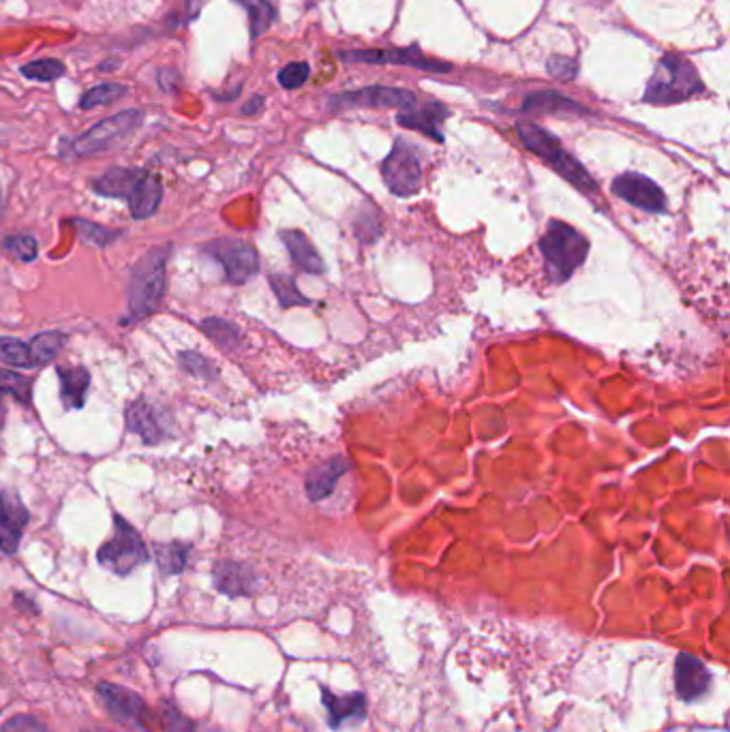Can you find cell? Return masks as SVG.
Returning a JSON list of instances; mask_svg holds the SVG:
<instances>
[{
  "label": "cell",
  "instance_id": "obj_1",
  "mask_svg": "<svg viewBox=\"0 0 730 732\" xmlns=\"http://www.w3.org/2000/svg\"><path fill=\"white\" fill-rule=\"evenodd\" d=\"M516 133H519L521 142L527 150L542 157L557 174L564 176L570 185H574L576 189L587 195L598 193L596 180H593L585 167L576 161L564 146H561V142L551 131L542 129L540 125H536V122H531V120H521V122H516Z\"/></svg>",
  "mask_w": 730,
  "mask_h": 732
},
{
  "label": "cell",
  "instance_id": "obj_2",
  "mask_svg": "<svg viewBox=\"0 0 730 732\" xmlns=\"http://www.w3.org/2000/svg\"><path fill=\"white\" fill-rule=\"evenodd\" d=\"M540 253L555 283H566L589 255V240L564 221H551L540 238Z\"/></svg>",
  "mask_w": 730,
  "mask_h": 732
},
{
  "label": "cell",
  "instance_id": "obj_3",
  "mask_svg": "<svg viewBox=\"0 0 730 732\" xmlns=\"http://www.w3.org/2000/svg\"><path fill=\"white\" fill-rule=\"evenodd\" d=\"M172 247H155L144 253L133 266L129 281V313L131 319H144L155 311L165 294V266Z\"/></svg>",
  "mask_w": 730,
  "mask_h": 732
},
{
  "label": "cell",
  "instance_id": "obj_4",
  "mask_svg": "<svg viewBox=\"0 0 730 732\" xmlns=\"http://www.w3.org/2000/svg\"><path fill=\"white\" fill-rule=\"evenodd\" d=\"M703 93V82L688 58L666 54L653 71L643 101L653 105H671Z\"/></svg>",
  "mask_w": 730,
  "mask_h": 732
},
{
  "label": "cell",
  "instance_id": "obj_5",
  "mask_svg": "<svg viewBox=\"0 0 730 732\" xmlns=\"http://www.w3.org/2000/svg\"><path fill=\"white\" fill-rule=\"evenodd\" d=\"M144 114L140 110H127L116 116L105 118L93 129H88L80 137L69 144L71 157H93L101 155L105 150H112L118 144H123L127 137L142 125Z\"/></svg>",
  "mask_w": 730,
  "mask_h": 732
},
{
  "label": "cell",
  "instance_id": "obj_6",
  "mask_svg": "<svg viewBox=\"0 0 730 732\" xmlns=\"http://www.w3.org/2000/svg\"><path fill=\"white\" fill-rule=\"evenodd\" d=\"M99 563L118 576H129L135 568L150 559L142 536L123 516H114V536L99 548Z\"/></svg>",
  "mask_w": 730,
  "mask_h": 732
},
{
  "label": "cell",
  "instance_id": "obj_7",
  "mask_svg": "<svg viewBox=\"0 0 730 732\" xmlns=\"http://www.w3.org/2000/svg\"><path fill=\"white\" fill-rule=\"evenodd\" d=\"M97 694L105 711H108L118 724L142 732H155L159 728L157 715L152 713V709L146 705V700L140 694H135L116 683H99Z\"/></svg>",
  "mask_w": 730,
  "mask_h": 732
},
{
  "label": "cell",
  "instance_id": "obj_8",
  "mask_svg": "<svg viewBox=\"0 0 730 732\" xmlns=\"http://www.w3.org/2000/svg\"><path fill=\"white\" fill-rule=\"evenodd\" d=\"M386 187L399 197H412L422 187V163L416 146L397 140L390 155L382 163Z\"/></svg>",
  "mask_w": 730,
  "mask_h": 732
},
{
  "label": "cell",
  "instance_id": "obj_9",
  "mask_svg": "<svg viewBox=\"0 0 730 732\" xmlns=\"http://www.w3.org/2000/svg\"><path fill=\"white\" fill-rule=\"evenodd\" d=\"M204 253L217 259L225 270V277L230 283H247L260 272V255L255 247L238 238H219L212 240L204 247Z\"/></svg>",
  "mask_w": 730,
  "mask_h": 732
},
{
  "label": "cell",
  "instance_id": "obj_10",
  "mask_svg": "<svg viewBox=\"0 0 730 732\" xmlns=\"http://www.w3.org/2000/svg\"><path fill=\"white\" fill-rule=\"evenodd\" d=\"M416 103V95L412 90L405 88H390V86H367L358 90H349V93L334 95L328 101V108L334 112L349 110V108H401L407 110Z\"/></svg>",
  "mask_w": 730,
  "mask_h": 732
},
{
  "label": "cell",
  "instance_id": "obj_11",
  "mask_svg": "<svg viewBox=\"0 0 730 732\" xmlns=\"http://www.w3.org/2000/svg\"><path fill=\"white\" fill-rule=\"evenodd\" d=\"M341 60L345 63H362V65H405L431 73H450L452 65L444 60H433L424 56L418 48L407 50H352L341 52Z\"/></svg>",
  "mask_w": 730,
  "mask_h": 732
},
{
  "label": "cell",
  "instance_id": "obj_12",
  "mask_svg": "<svg viewBox=\"0 0 730 732\" xmlns=\"http://www.w3.org/2000/svg\"><path fill=\"white\" fill-rule=\"evenodd\" d=\"M611 191L619 197V200L628 202L630 206L651 212V215H662L666 210V195L664 191L647 178L645 174L626 172L613 180Z\"/></svg>",
  "mask_w": 730,
  "mask_h": 732
},
{
  "label": "cell",
  "instance_id": "obj_13",
  "mask_svg": "<svg viewBox=\"0 0 730 732\" xmlns=\"http://www.w3.org/2000/svg\"><path fill=\"white\" fill-rule=\"evenodd\" d=\"M28 518L30 514L18 493L11 488L0 491V551L5 555L18 553Z\"/></svg>",
  "mask_w": 730,
  "mask_h": 732
},
{
  "label": "cell",
  "instance_id": "obj_14",
  "mask_svg": "<svg viewBox=\"0 0 730 732\" xmlns=\"http://www.w3.org/2000/svg\"><path fill=\"white\" fill-rule=\"evenodd\" d=\"M711 688V673L692 653H679L675 660V690L683 703L701 700Z\"/></svg>",
  "mask_w": 730,
  "mask_h": 732
},
{
  "label": "cell",
  "instance_id": "obj_15",
  "mask_svg": "<svg viewBox=\"0 0 730 732\" xmlns=\"http://www.w3.org/2000/svg\"><path fill=\"white\" fill-rule=\"evenodd\" d=\"M450 116L448 108H444L441 103L429 101V103H414L412 108L401 110L397 116V122L405 129L412 131H420L424 135H429L431 140L435 142H444V131H441V125L444 120Z\"/></svg>",
  "mask_w": 730,
  "mask_h": 732
},
{
  "label": "cell",
  "instance_id": "obj_16",
  "mask_svg": "<svg viewBox=\"0 0 730 732\" xmlns=\"http://www.w3.org/2000/svg\"><path fill=\"white\" fill-rule=\"evenodd\" d=\"M212 583L230 598L251 596L257 589V578L253 570L236 561H219L215 570H212Z\"/></svg>",
  "mask_w": 730,
  "mask_h": 732
},
{
  "label": "cell",
  "instance_id": "obj_17",
  "mask_svg": "<svg viewBox=\"0 0 730 732\" xmlns=\"http://www.w3.org/2000/svg\"><path fill=\"white\" fill-rule=\"evenodd\" d=\"M127 431L140 435L144 444H159L165 437V426L159 416V409L152 407L146 399L133 401L127 407Z\"/></svg>",
  "mask_w": 730,
  "mask_h": 732
},
{
  "label": "cell",
  "instance_id": "obj_18",
  "mask_svg": "<svg viewBox=\"0 0 730 732\" xmlns=\"http://www.w3.org/2000/svg\"><path fill=\"white\" fill-rule=\"evenodd\" d=\"M144 174L146 170H138V167H112V170L90 182V187L103 197H114V200H123L125 197V200H129Z\"/></svg>",
  "mask_w": 730,
  "mask_h": 732
},
{
  "label": "cell",
  "instance_id": "obj_19",
  "mask_svg": "<svg viewBox=\"0 0 730 732\" xmlns=\"http://www.w3.org/2000/svg\"><path fill=\"white\" fill-rule=\"evenodd\" d=\"M324 707L328 709V718L332 728H341L343 724H358L367 718V700L362 694L337 696L328 690H322Z\"/></svg>",
  "mask_w": 730,
  "mask_h": 732
},
{
  "label": "cell",
  "instance_id": "obj_20",
  "mask_svg": "<svg viewBox=\"0 0 730 732\" xmlns=\"http://www.w3.org/2000/svg\"><path fill=\"white\" fill-rule=\"evenodd\" d=\"M163 200V185L161 178L155 174H144V178L138 182V187L133 189L129 197V210L133 219H150L159 210Z\"/></svg>",
  "mask_w": 730,
  "mask_h": 732
},
{
  "label": "cell",
  "instance_id": "obj_21",
  "mask_svg": "<svg viewBox=\"0 0 730 732\" xmlns=\"http://www.w3.org/2000/svg\"><path fill=\"white\" fill-rule=\"evenodd\" d=\"M60 399L67 409H82L90 388V371L86 366H58Z\"/></svg>",
  "mask_w": 730,
  "mask_h": 732
},
{
  "label": "cell",
  "instance_id": "obj_22",
  "mask_svg": "<svg viewBox=\"0 0 730 732\" xmlns=\"http://www.w3.org/2000/svg\"><path fill=\"white\" fill-rule=\"evenodd\" d=\"M347 469H349V461L343 459V456H337V459H330L328 463L315 467L307 476L309 499L322 501V499L330 497L334 486H337V482L347 474Z\"/></svg>",
  "mask_w": 730,
  "mask_h": 732
},
{
  "label": "cell",
  "instance_id": "obj_23",
  "mask_svg": "<svg viewBox=\"0 0 730 732\" xmlns=\"http://www.w3.org/2000/svg\"><path fill=\"white\" fill-rule=\"evenodd\" d=\"M523 112L527 114H585L591 112L576 101L555 93V90H540V93H531L523 101Z\"/></svg>",
  "mask_w": 730,
  "mask_h": 732
},
{
  "label": "cell",
  "instance_id": "obj_24",
  "mask_svg": "<svg viewBox=\"0 0 730 732\" xmlns=\"http://www.w3.org/2000/svg\"><path fill=\"white\" fill-rule=\"evenodd\" d=\"M281 240L287 247V251H290L294 264L307 274H324L326 266H324V259L319 257V253L315 251V247L311 244V240L304 236L302 232L298 230H285L281 232Z\"/></svg>",
  "mask_w": 730,
  "mask_h": 732
},
{
  "label": "cell",
  "instance_id": "obj_25",
  "mask_svg": "<svg viewBox=\"0 0 730 732\" xmlns=\"http://www.w3.org/2000/svg\"><path fill=\"white\" fill-rule=\"evenodd\" d=\"M5 396H13L22 405H30V399H33V381L24 375L0 369V429H3L7 414Z\"/></svg>",
  "mask_w": 730,
  "mask_h": 732
},
{
  "label": "cell",
  "instance_id": "obj_26",
  "mask_svg": "<svg viewBox=\"0 0 730 732\" xmlns=\"http://www.w3.org/2000/svg\"><path fill=\"white\" fill-rule=\"evenodd\" d=\"M65 343H67V334H63V332L48 330V332L37 334V337L28 345L30 360H33V369L50 364L60 349H63Z\"/></svg>",
  "mask_w": 730,
  "mask_h": 732
},
{
  "label": "cell",
  "instance_id": "obj_27",
  "mask_svg": "<svg viewBox=\"0 0 730 732\" xmlns=\"http://www.w3.org/2000/svg\"><path fill=\"white\" fill-rule=\"evenodd\" d=\"M234 3L249 11V28L253 39L262 37L272 22L277 20V7L272 0H234Z\"/></svg>",
  "mask_w": 730,
  "mask_h": 732
},
{
  "label": "cell",
  "instance_id": "obj_28",
  "mask_svg": "<svg viewBox=\"0 0 730 732\" xmlns=\"http://www.w3.org/2000/svg\"><path fill=\"white\" fill-rule=\"evenodd\" d=\"M202 332L217 347H221L223 352H234V349L240 345V330L232 322H227V319H221V317L204 319Z\"/></svg>",
  "mask_w": 730,
  "mask_h": 732
},
{
  "label": "cell",
  "instance_id": "obj_29",
  "mask_svg": "<svg viewBox=\"0 0 730 732\" xmlns=\"http://www.w3.org/2000/svg\"><path fill=\"white\" fill-rule=\"evenodd\" d=\"M191 553V546L185 542H170L157 546V566L161 574L172 576L180 574L187 568V559Z\"/></svg>",
  "mask_w": 730,
  "mask_h": 732
},
{
  "label": "cell",
  "instance_id": "obj_30",
  "mask_svg": "<svg viewBox=\"0 0 730 732\" xmlns=\"http://www.w3.org/2000/svg\"><path fill=\"white\" fill-rule=\"evenodd\" d=\"M270 287H272V292H275V296L279 298V304L283 309L309 307V304H311V300L300 292V289L294 283V279L287 277V274H272Z\"/></svg>",
  "mask_w": 730,
  "mask_h": 732
},
{
  "label": "cell",
  "instance_id": "obj_31",
  "mask_svg": "<svg viewBox=\"0 0 730 732\" xmlns=\"http://www.w3.org/2000/svg\"><path fill=\"white\" fill-rule=\"evenodd\" d=\"M123 95H127V86H123V84H116V82L97 84L95 88H90L88 93L82 95L80 108L95 110V108H101V105H110V103L118 101Z\"/></svg>",
  "mask_w": 730,
  "mask_h": 732
},
{
  "label": "cell",
  "instance_id": "obj_32",
  "mask_svg": "<svg viewBox=\"0 0 730 732\" xmlns=\"http://www.w3.org/2000/svg\"><path fill=\"white\" fill-rule=\"evenodd\" d=\"M178 362H180V369L195 379L215 381L219 377L217 366L212 364L206 356H202L200 352H180Z\"/></svg>",
  "mask_w": 730,
  "mask_h": 732
},
{
  "label": "cell",
  "instance_id": "obj_33",
  "mask_svg": "<svg viewBox=\"0 0 730 732\" xmlns=\"http://www.w3.org/2000/svg\"><path fill=\"white\" fill-rule=\"evenodd\" d=\"M75 232L80 234V238L88 244H95V247H108V244H112L114 240L120 238V232L116 230H108V227L103 225H97L93 221H86V219H73L71 221Z\"/></svg>",
  "mask_w": 730,
  "mask_h": 732
},
{
  "label": "cell",
  "instance_id": "obj_34",
  "mask_svg": "<svg viewBox=\"0 0 730 732\" xmlns=\"http://www.w3.org/2000/svg\"><path fill=\"white\" fill-rule=\"evenodd\" d=\"M22 75L28 80H37V82H54L65 75V65L54 58H41V60H33V63L24 65Z\"/></svg>",
  "mask_w": 730,
  "mask_h": 732
},
{
  "label": "cell",
  "instance_id": "obj_35",
  "mask_svg": "<svg viewBox=\"0 0 730 732\" xmlns=\"http://www.w3.org/2000/svg\"><path fill=\"white\" fill-rule=\"evenodd\" d=\"M0 362L7 366H20V369H33L28 345L11 337H0Z\"/></svg>",
  "mask_w": 730,
  "mask_h": 732
},
{
  "label": "cell",
  "instance_id": "obj_36",
  "mask_svg": "<svg viewBox=\"0 0 730 732\" xmlns=\"http://www.w3.org/2000/svg\"><path fill=\"white\" fill-rule=\"evenodd\" d=\"M3 249L13 255L22 259V262H35L37 255H39V247H37V240L33 236H26V234H13V236H7L3 240Z\"/></svg>",
  "mask_w": 730,
  "mask_h": 732
},
{
  "label": "cell",
  "instance_id": "obj_37",
  "mask_svg": "<svg viewBox=\"0 0 730 732\" xmlns=\"http://www.w3.org/2000/svg\"><path fill=\"white\" fill-rule=\"evenodd\" d=\"M161 726L165 732H195L193 722L185 718L172 703H165L161 709Z\"/></svg>",
  "mask_w": 730,
  "mask_h": 732
},
{
  "label": "cell",
  "instance_id": "obj_38",
  "mask_svg": "<svg viewBox=\"0 0 730 732\" xmlns=\"http://www.w3.org/2000/svg\"><path fill=\"white\" fill-rule=\"evenodd\" d=\"M311 67L307 63H292L279 71V84L287 90H296L309 80Z\"/></svg>",
  "mask_w": 730,
  "mask_h": 732
},
{
  "label": "cell",
  "instance_id": "obj_39",
  "mask_svg": "<svg viewBox=\"0 0 730 732\" xmlns=\"http://www.w3.org/2000/svg\"><path fill=\"white\" fill-rule=\"evenodd\" d=\"M546 71H549V75H553L555 80L570 82L576 78V73H579V65H576L574 58L555 54L549 58V63H546Z\"/></svg>",
  "mask_w": 730,
  "mask_h": 732
},
{
  "label": "cell",
  "instance_id": "obj_40",
  "mask_svg": "<svg viewBox=\"0 0 730 732\" xmlns=\"http://www.w3.org/2000/svg\"><path fill=\"white\" fill-rule=\"evenodd\" d=\"M379 221L377 212H360L358 219L354 221V234L362 242H373L379 236Z\"/></svg>",
  "mask_w": 730,
  "mask_h": 732
},
{
  "label": "cell",
  "instance_id": "obj_41",
  "mask_svg": "<svg viewBox=\"0 0 730 732\" xmlns=\"http://www.w3.org/2000/svg\"><path fill=\"white\" fill-rule=\"evenodd\" d=\"M3 732H48L30 715H18L3 726Z\"/></svg>",
  "mask_w": 730,
  "mask_h": 732
},
{
  "label": "cell",
  "instance_id": "obj_42",
  "mask_svg": "<svg viewBox=\"0 0 730 732\" xmlns=\"http://www.w3.org/2000/svg\"><path fill=\"white\" fill-rule=\"evenodd\" d=\"M262 108H264V97H262V95H255V97L245 105V108H242V114H245V116H255V114H260V112H262Z\"/></svg>",
  "mask_w": 730,
  "mask_h": 732
},
{
  "label": "cell",
  "instance_id": "obj_43",
  "mask_svg": "<svg viewBox=\"0 0 730 732\" xmlns=\"http://www.w3.org/2000/svg\"><path fill=\"white\" fill-rule=\"evenodd\" d=\"M15 604L22 606V608H28L30 613H37V606H35V604H30V602L26 600V596H15Z\"/></svg>",
  "mask_w": 730,
  "mask_h": 732
},
{
  "label": "cell",
  "instance_id": "obj_44",
  "mask_svg": "<svg viewBox=\"0 0 730 732\" xmlns=\"http://www.w3.org/2000/svg\"><path fill=\"white\" fill-rule=\"evenodd\" d=\"M114 65H118V60H110V63H101L99 65V71H114L116 69Z\"/></svg>",
  "mask_w": 730,
  "mask_h": 732
},
{
  "label": "cell",
  "instance_id": "obj_45",
  "mask_svg": "<svg viewBox=\"0 0 730 732\" xmlns=\"http://www.w3.org/2000/svg\"><path fill=\"white\" fill-rule=\"evenodd\" d=\"M82 732H110V730H103V728H90V730H82Z\"/></svg>",
  "mask_w": 730,
  "mask_h": 732
},
{
  "label": "cell",
  "instance_id": "obj_46",
  "mask_svg": "<svg viewBox=\"0 0 730 732\" xmlns=\"http://www.w3.org/2000/svg\"><path fill=\"white\" fill-rule=\"evenodd\" d=\"M0 212H3V193H0Z\"/></svg>",
  "mask_w": 730,
  "mask_h": 732
}]
</instances>
